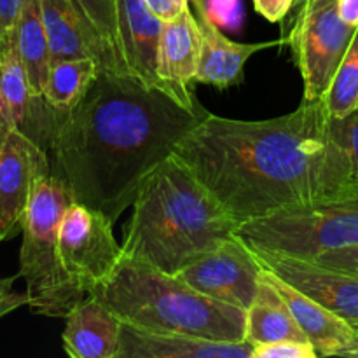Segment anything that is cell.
<instances>
[{"label": "cell", "instance_id": "14", "mask_svg": "<svg viewBox=\"0 0 358 358\" xmlns=\"http://www.w3.org/2000/svg\"><path fill=\"white\" fill-rule=\"evenodd\" d=\"M194 16L201 30V56H199L196 83L208 84L217 90L238 86L245 80V63L259 51L287 44V37L269 42L243 44L234 42L217 27L205 13L203 0H191Z\"/></svg>", "mask_w": 358, "mask_h": 358}, {"label": "cell", "instance_id": "2", "mask_svg": "<svg viewBox=\"0 0 358 358\" xmlns=\"http://www.w3.org/2000/svg\"><path fill=\"white\" fill-rule=\"evenodd\" d=\"M329 122L322 100L266 121L205 115L173 149L238 226L327 199Z\"/></svg>", "mask_w": 358, "mask_h": 358}, {"label": "cell", "instance_id": "18", "mask_svg": "<svg viewBox=\"0 0 358 358\" xmlns=\"http://www.w3.org/2000/svg\"><path fill=\"white\" fill-rule=\"evenodd\" d=\"M264 275L276 287L283 299L289 304L290 311L296 317L301 331L308 341L315 346L320 357H343V353L353 345L358 336V329L353 327L345 318L338 317L322 304L315 303L292 285L280 280L264 269Z\"/></svg>", "mask_w": 358, "mask_h": 358}, {"label": "cell", "instance_id": "13", "mask_svg": "<svg viewBox=\"0 0 358 358\" xmlns=\"http://www.w3.org/2000/svg\"><path fill=\"white\" fill-rule=\"evenodd\" d=\"M201 30L191 6L163 24L159 42V77L170 90L171 96L191 112H206L192 91L196 83Z\"/></svg>", "mask_w": 358, "mask_h": 358}, {"label": "cell", "instance_id": "17", "mask_svg": "<svg viewBox=\"0 0 358 358\" xmlns=\"http://www.w3.org/2000/svg\"><path fill=\"white\" fill-rule=\"evenodd\" d=\"M122 320L90 294L65 317L63 350L72 358H119Z\"/></svg>", "mask_w": 358, "mask_h": 358}, {"label": "cell", "instance_id": "5", "mask_svg": "<svg viewBox=\"0 0 358 358\" xmlns=\"http://www.w3.org/2000/svg\"><path fill=\"white\" fill-rule=\"evenodd\" d=\"M72 203L70 189L55 175H44L31 191L21 224L20 276L27 285V306L42 317L65 318L90 296L66 271L59 255V226Z\"/></svg>", "mask_w": 358, "mask_h": 358}, {"label": "cell", "instance_id": "24", "mask_svg": "<svg viewBox=\"0 0 358 358\" xmlns=\"http://www.w3.org/2000/svg\"><path fill=\"white\" fill-rule=\"evenodd\" d=\"M80 13L86 16L91 27L96 34L110 45L117 58L124 63L119 38V21H117V0H76ZM126 65V63H124ZM128 69V66H126Z\"/></svg>", "mask_w": 358, "mask_h": 358}, {"label": "cell", "instance_id": "28", "mask_svg": "<svg viewBox=\"0 0 358 358\" xmlns=\"http://www.w3.org/2000/svg\"><path fill=\"white\" fill-rule=\"evenodd\" d=\"M23 0H0V51L14 41Z\"/></svg>", "mask_w": 358, "mask_h": 358}, {"label": "cell", "instance_id": "6", "mask_svg": "<svg viewBox=\"0 0 358 358\" xmlns=\"http://www.w3.org/2000/svg\"><path fill=\"white\" fill-rule=\"evenodd\" d=\"M236 234L254 250L311 261L358 245V196L287 206L240 224Z\"/></svg>", "mask_w": 358, "mask_h": 358}, {"label": "cell", "instance_id": "23", "mask_svg": "<svg viewBox=\"0 0 358 358\" xmlns=\"http://www.w3.org/2000/svg\"><path fill=\"white\" fill-rule=\"evenodd\" d=\"M320 100L332 119H343L358 110V28Z\"/></svg>", "mask_w": 358, "mask_h": 358}, {"label": "cell", "instance_id": "19", "mask_svg": "<svg viewBox=\"0 0 358 358\" xmlns=\"http://www.w3.org/2000/svg\"><path fill=\"white\" fill-rule=\"evenodd\" d=\"M245 339L254 346L278 341H308L282 294L262 269L257 296L247 310Z\"/></svg>", "mask_w": 358, "mask_h": 358}, {"label": "cell", "instance_id": "21", "mask_svg": "<svg viewBox=\"0 0 358 358\" xmlns=\"http://www.w3.org/2000/svg\"><path fill=\"white\" fill-rule=\"evenodd\" d=\"M16 48L28 73L35 96L44 98L45 80L51 66V48L38 0H23L16 24Z\"/></svg>", "mask_w": 358, "mask_h": 358}, {"label": "cell", "instance_id": "11", "mask_svg": "<svg viewBox=\"0 0 358 358\" xmlns=\"http://www.w3.org/2000/svg\"><path fill=\"white\" fill-rule=\"evenodd\" d=\"M262 269L278 276L304 296L358 329V276L313 261L254 250Z\"/></svg>", "mask_w": 358, "mask_h": 358}, {"label": "cell", "instance_id": "12", "mask_svg": "<svg viewBox=\"0 0 358 358\" xmlns=\"http://www.w3.org/2000/svg\"><path fill=\"white\" fill-rule=\"evenodd\" d=\"M48 31L51 59L93 58L100 70L129 76L124 63L96 34L76 0H38ZM133 79V77H131Z\"/></svg>", "mask_w": 358, "mask_h": 358}, {"label": "cell", "instance_id": "16", "mask_svg": "<svg viewBox=\"0 0 358 358\" xmlns=\"http://www.w3.org/2000/svg\"><path fill=\"white\" fill-rule=\"evenodd\" d=\"M119 38L129 76L147 87L170 94L159 77V42L163 21L147 9L143 0H117ZM173 98V96H171Z\"/></svg>", "mask_w": 358, "mask_h": 358}, {"label": "cell", "instance_id": "22", "mask_svg": "<svg viewBox=\"0 0 358 358\" xmlns=\"http://www.w3.org/2000/svg\"><path fill=\"white\" fill-rule=\"evenodd\" d=\"M100 73L93 58H63L51 62L44 87V100L58 112H69L79 103Z\"/></svg>", "mask_w": 358, "mask_h": 358}, {"label": "cell", "instance_id": "9", "mask_svg": "<svg viewBox=\"0 0 358 358\" xmlns=\"http://www.w3.org/2000/svg\"><path fill=\"white\" fill-rule=\"evenodd\" d=\"M262 266L238 234L180 269L178 278L198 292L247 311L257 296Z\"/></svg>", "mask_w": 358, "mask_h": 358}, {"label": "cell", "instance_id": "3", "mask_svg": "<svg viewBox=\"0 0 358 358\" xmlns=\"http://www.w3.org/2000/svg\"><path fill=\"white\" fill-rule=\"evenodd\" d=\"M131 208L122 254L170 275L238 229L222 203L173 154L147 178Z\"/></svg>", "mask_w": 358, "mask_h": 358}, {"label": "cell", "instance_id": "33", "mask_svg": "<svg viewBox=\"0 0 358 358\" xmlns=\"http://www.w3.org/2000/svg\"><path fill=\"white\" fill-rule=\"evenodd\" d=\"M343 357H350V358H358V336L357 339L353 341V345L350 346L348 350H346L345 353H343Z\"/></svg>", "mask_w": 358, "mask_h": 358}, {"label": "cell", "instance_id": "15", "mask_svg": "<svg viewBox=\"0 0 358 358\" xmlns=\"http://www.w3.org/2000/svg\"><path fill=\"white\" fill-rule=\"evenodd\" d=\"M119 358H254V345L150 331L122 322Z\"/></svg>", "mask_w": 358, "mask_h": 358}, {"label": "cell", "instance_id": "26", "mask_svg": "<svg viewBox=\"0 0 358 358\" xmlns=\"http://www.w3.org/2000/svg\"><path fill=\"white\" fill-rule=\"evenodd\" d=\"M310 341H278L254 346V358H318Z\"/></svg>", "mask_w": 358, "mask_h": 358}, {"label": "cell", "instance_id": "20", "mask_svg": "<svg viewBox=\"0 0 358 358\" xmlns=\"http://www.w3.org/2000/svg\"><path fill=\"white\" fill-rule=\"evenodd\" d=\"M327 199L358 196V110L329 122Z\"/></svg>", "mask_w": 358, "mask_h": 358}, {"label": "cell", "instance_id": "29", "mask_svg": "<svg viewBox=\"0 0 358 358\" xmlns=\"http://www.w3.org/2000/svg\"><path fill=\"white\" fill-rule=\"evenodd\" d=\"M14 280L16 278H0V320L17 308L28 304L27 292L20 294L13 290Z\"/></svg>", "mask_w": 358, "mask_h": 358}, {"label": "cell", "instance_id": "30", "mask_svg": "<svg viewBox=\"0 0 358 358\" xmlns=\"http://www.w3.org/2000/svg\"><path fill=\"white\" fill-rule=\"evenodd\" d=\"M143 2H145L147 9L154 16L159 17L163 23L171 21L191 6V0H143Z\"/></svg>", "mask_w": 358, "mask_h": 358}, {"label": "cell", "instance_id": "31", "mask_svg": "<svg viewBox=\"0 0 358 358\" xmlns=\"http://www.w3.org/2000/svg\"><path fill=\"white\" fill-rule=\"evenodd\" d=\"M252 2L255 10L269 23H280L290 13L296 0H252Z\"/></svg>", "mask_w": 358, "mask_h": 358}, {"label": "cell", "instance_id": "25", "mask_svg": "<svg viewBox=\"0 0 358 358\" xmlns=\"http://www.w3.org/2000/svg\"><path fill=\"white\" fill-rule=\"evenodd\" d=\"M205 13L222 30H240L243 24V0H203Z\"/></svg>", "mask_w": 358, "mask_h": 358}, {"label": "cell", "instance_id": "32", "mask_svg": "<svg viewBox=\"0 0 358 358\" xmlns=\"http://www.w3.org/2000/svg\"><path fill=\"white\" fill-rule=\"evenodd\" d=\"M338 13L345 23L358 28V0H338Z\"/></svg>", "mask_w": 358, "mask_h": 358}, {"label": "cell", "instance_id": "1", "mask_svg": "<svg viewBox=\"0 0 358 358\" xmlns=\"http://www.w3.org/2000/svg\"><path fill=\"white\" fill-rule=\"evenodd\" d=\"M205 115L208 110H187L164 91L100 70L83 100L59 112L49 140L51 175L73 201L115 222Z\"/></svg>", "mask_w": 358, "mask_h": 358}, {"label": "cell", "instance_id": "8", "mask_svg": "<svg viewBox=\"0 0 358 358\" xmlns=\"http://www.w3.org/2000/svg\"><path fill=\"white\" fill-rule=\"evenodd\" d=\"M114 222L105 213L73 201L59 226L63 266L90 294L105 282L122 259V245L114 236Z\"/></svg>", "mask_w": 358, "mask_h": 358}, {"label": "cell", "instance_id": "4", "mask_svg": "<svg viewBox=\"0 0 358 358\" xmlns=\"http://www.w3.org/2000/svg\"><path fill=\"white\" fill-rule=\"evenodd\" d=\"M122 322L213 341H245L247 311L220 303L147 262L122 255L93 290Z\"/></svg>", "mask_w": 358, "mask_h": 358}, {"label": "cell", "instance_id": "34", "mask_svg": "<svg viewBox=\"0 0 358 358\" xmlns=\"http://www.w3.org/2000/svg\"><path fill=\"white\" fill-rule=\"evenodd\" d=\"M304 2H306V0H296V3H294V7H301Z\"/></svg>", "mask_w": 358, "mask_h": 358}, {"label": "cell", "instance_id": "7", "mask_svg": "<svg viewBox=\"0 0 358 358\" xmlns=\"http://www.w3.org/2000/svg\"><path fill=\"white\" fill-rule=\"evenodd\" d=\"M355 30L339 17L338 0H306L299 7L287 44L303 77L304 101L324 96Z\"/></svg>", "mask_w": 358, "mask_h": 358}, {"label": "cell", "instance_id": "27", "mask_svg": "<svg viewBox=\"0 0 358 358\" xmlns=\"http://www.w3.org/2000/svg\"><path fill=\"white\" fill-rule=\"evenodd\" d=\"M311 261L320 266H325V268L353 273V275L358 276V245L348 248H339V250L324 252V254L317 255Z\"/></svg>", "mask_w": 358, "mask_h": 358}, {"label": "cell", "instance_id": "10", "mask_svg": "<svg viewBox=\"0 0 358 358\" xmlns=\"http://www.w3.org/2000/svg\"><path fill=\"white\" fill-rule=\"evenodd\" d=\"M48 173V150L21 129L0 122V241L21 231L31 191Z\"/></svg>", "mask_w": 358, "mask_h": 358}]
</instances>
